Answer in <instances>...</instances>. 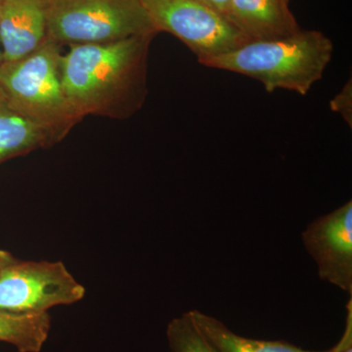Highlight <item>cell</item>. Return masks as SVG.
I'll list each match as a JSON object with an SVG mask.
<instances>
[{
	"label": "cell",
	"instance_id": "obj_1",
	"mask_svg": "<svg viewBox=\"0 0 352 352\" xmlns=\"http://www.w3.org/2000/svg\"><path fill=\"white\" fill-rule=\"evenodd\" d=\"M157 34L69 46L62 54L65 94L80 119L127 120L142 109L148 95L150 45Z\"/></svg>",
	"mask_w": 352,
	"mask_h": 352
},
{
	"label": "cell",
	"instance_id": "obj_2",
	"mask_svg": "<svg viewBox=\"0 0 352 352\" xmlns=\"http://www.w3.org/2000/svg\"><path fill=\"white\" fill-rule=\"evenodd\" d=\"M333 53L332 41L323 32L300 30L284 38L248 41L200 64L258 80L268 94L284 89L305 96L323 78Z\"/></svg>",
	"mask_w": 352,
	"mask_h": 352
},
{
	"label": "cell",
	"instance_id": "obj_3",
	"mask_svg": "<svg viewBox=\"0 0 352 352\" xmlns=\"http://www.w3.org/2000/svg\"><path fill=\"white\" fill-rule=\"evenodd\" d=\"M61 56L59 44L47 38L31 54L0 63V91L56 143L82 122L65 94Z\"/></svg>",
	"mask_w": 352,
	"mask_h": 352
},
{
	"label": "cell",
	"instance_id": "obj_4",
	"mask_svg": "<svg viewBox=\"0 0 352 352\" xmlns=\"http://www.w3.org/2000/svg\"><path fill=\"white\" fill-rule=\"evenodd\" d=\"M46 9L47 38L60 46L157 32L140 0H46Z\"/></svg>",
	"mask_w": 352,
	"mask_h": 352
},
{
	"label": "cell",
	"instance_id": "obj_5",
	"mask_svg": "<svg viewBox=\"0 0 352 352\" xmlns=\"http://www.w3.org/2000/svg\"><path fill=\"white\" fill-rule=\"evenodd\" d=\"M157 34L182 41L199 63L252 41L224 16L198 0H140Z\"/></svg>",
	"mask_w": 352,
	"mask_h": 352
},
{
	"label": "cell",
	"instance_id": "obj_6",
	"mask_svg": "<svg viewBox=\"0 0 352 352\" xmlns=\"http://www.w3.org/2000/svg\"><path fill=\"white\" fill-rule=\"evenodd\" d=\"M85 288L62 261L16 259L0 274V310L44 314L82 300Z\"/></svg>",
	"mask_w": 352,
	"mask_h": 352
},
{
	"label": "cell",
	"instance_id": "obj_7",
	"mask_svg": "<svg viewBox=\"0 0 352 352\" xmlns=\"http://www.w3.org/2000/svg\"><path fill=\"white\" fill-rule=\"evenodd\" d=\"M302 241L319 277L352 296V201L314 219Z\"/></svg>",
	"mask_w": 352,
	"mask_h": 352
},
{
	"label": "cell",
	"instance_id": "obj_8",
	"mask_svg": "<svg viewBox=\"0 0 352 352\" xmlns=\"http://www.w3.org/2000/svg\"><path fill=\"white\" fill-rule=\"evenodd\" d=\"M47 38L46 0H1L2 62L31 54Z\"/></svg>",
	"mask_w": 352,
	"mask_h": 352
},
{
	"label": "cell",
	"instance_id": "obj_9",
	"mask_svg": "<svg viewBox=\"0 0 352 352\" xmlns=\"http://www.w3.org/2000/svg\"><path fill=\"white\" fill-rule=\"evenodd\" d=\"M228 19L252 41L284 38L302 30L286 0H231Z\"/></svg>",
	"mask_w": 352,
	"mask_h": 352
},
{
	"label": "cell",
	"instance_id": "obj_10",
	"mask_svg": "<svg viewBox=\"0 0 352 352\" xmlns=\"http://www.w3.org/2000/svg\"><path fill=\"white\" fill-rule=\"evenodd\" d=\"M55 144L47 132L16 110L0 91V163Z\"/></svg>",
	"mask_w": 352,
	"mask_h": 352
},
{
	"label": "cell",
	"instance_id": "obj_11",
	"mask_svg": "<svg viewBox=\"0 0 352 352\" xmlns=\"http://www.w3.org/2000/svg\"><path fill=\"white\" fill-rule=\"evenodd\" d=\"M190 318L201 335L217 352H337L336 344L325 351H312L294 346L285 340H264L243 337L234 333L215 317L198 309L188 311Z\"/></svg>",
	"mask_w": 352,
	"mask_h": 352
},
{
	"label": "cell",
	"instance_id": "obj_12",
	"mask_svg": "<svg viewBox=\"0 0 352 352\" xmlns=\"http://www.w3.org/2000/svg\"><path fill=\"white\" fill-rule=\"evenodd\" d=\"M51 316L44 314H16L0 310V342L19 352H41L48 339Z\"/></svg>",
	"mask_w": 352,
	"mask_h": 352
},
{
	"label": "cell",
	"instance_id": "obj_13",
	"mask_svg": "<svg viewBox=\"0 0 352 352\" xmlns=\"http://www.w3.org/2000/svg\"><path fill=\"white\" fill-rule=\"evenodd\" d=\"M166 339L171 352H217L197 329L188 311L168 323Z\"/></svg>",
	"mask_w": 352,
	"mask_h": 352
},
{
	"label": "cell",
	"instance_id": "obj_14",
	"mask_svg": "<svg viewBox=\"0 0 352 352\" xmlns=\"http://www.w3.org/2000/svg\"><path fill=\"white\" fill-rule=\"evenodd\" d=\"M331 110L340 113L351 127L352 124V83L351 78L339 94L330 102Z\"/></svg>",
	"mask_w": 352,
	"mask_h": 352
},
{
	"label": "cell",
	"instance_id": "obj_15",
	"mask_svg": "<svg viewBox=\"0 0 352 352\" xmlns=\"http://www.w3.org/2000/svg\"><path fill=\"white\" fill-rule=\"evenodd\" d=\"M352 296L346 305V322L344 332L337 344V352H352Z\"/></svg>",
	"mask_w": 352,
	"mask_h": 352
},
{
	"label": "cell",
	"instance_id": "obj_16",
	"mask_svg": "<svg viewBox=\"0 0 352 352\" xmlns=\"http://www.w3.org/2000/svg\"><path fill=\"white\" fill-rule=\"evenodd\" d=\"M228 19L231 0H198ZM229 20V19H228Z\"/></svg>",
	"mask_w": 352,
	"mask_h": 352
},
{
	"label": "cell",
	"instance_id": "obj_17",
	"mask_svg": "<svg viewBox=\"0 0 352 352\" xmlns=\"http://www.w3.org/2000/svg\"><path fill=\"white\" fill-rule=\"evenodd\" d=\"M16 259L17 258H14L10 252L4 251V250H0V274H1L2 271L6 270L7 266L13 263Z\"/></svg>",
	"mask_w": 352,
	"mask_h": 352
},
{
	"label": "cell",
	"instance_id": "obj_18",
	"mask_svg": "<svg viewBox=\"0 0 352 352\" xmlns=\"http://www.w3.org/2000/svg\"><path fill=\"white\" fill-rule=\"evenodd\" d=\"M0 6H1V0H0ZM2 62V51H1V41H0V63Z\"/></svg>",
	"mask_w": 352,
	"mask_h": 352
},
{
	"label": "cell",
	"instance_id": "obj_19",
	"mask_svg": "<svg viewBox=\"0 0 352 352\" xmlns=\"http://www.w3.org/2000/svg\"><path fill=\"white\" fill-rule=\"evenodd\" d=\"M287 2H289V0H286Z\"/></svg>",
	"mask_w": 352,
	"mask_h": 352
}]
</instances>
